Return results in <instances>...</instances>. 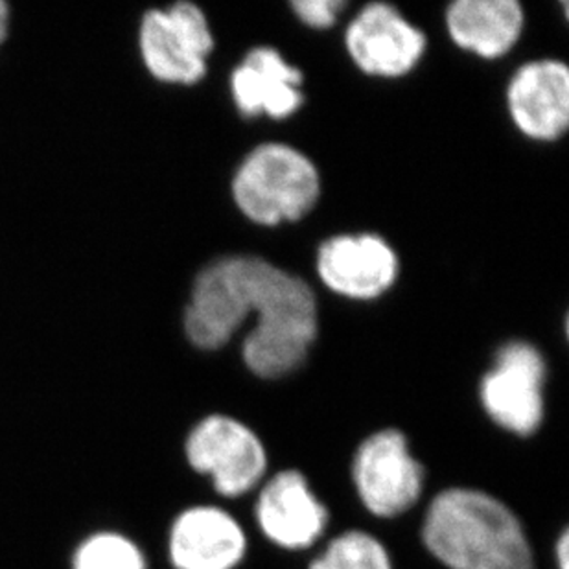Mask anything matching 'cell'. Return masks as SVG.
Here are the masks:
<instances>
[{"label": "cell", "instance_id": "1", "mask_svg": "<svg viewBox=\"0 0 569 569\" xmlns=\"http://www.w3.org/2000/svg\"><path fill=\"white\" fill-rule=\"evenodd\" d=\"M257 327L243 341L246 366L273 380L301 367L317 336V305L310 286L257 257H227L199 273L184 312V332L198 349L229 343L246 317Z\"/></svg>", "mask_w": 569, "mask_h": 569}, {"label": "cell", "instance_id": "2", "mask_svg": "<svg viewBox=\"0 0 569 569\" xmlns=\"http://www.w3.org/2000/svg\"><path fill=\"white\" fill-rule=\"evenodd\" d=\"M426 549L450 569H535L518 516L476 489L442 490L422 523Z\"/></svg>", "mask_w": 569, "mask_h": 569}, {"label": "cell", "instance_id": "3", "mask_svg": "<svg viewBox=\"0 0 569 569\" xmlns=\"http://www.w3.org/2000/svg\"><path fill=\"white\" fill-rule=\"evenodd\" d=\"M319 192L321 181L312 161L284 144L258 146L232 183L238 207L260 226L299 220L313 209Z\"/></svg>", "mask_w": 569, "mask_h": 569}, {"label": "cell", "instance_id": "4", "mask_svg": "<svg viewBox=\"0 0 569 569\" xmlns=\"http://www.w3.org/2000/svg\"><path fill=\"white\" fill-rule=\"evenodd\" d=\"M137 43L144 69L168 86L198 83L207 74V58L214 49L209 21L192 2L146 11Z\"/></svg>", "mask_w": 569, "mask_h": 569}, {"label": "cell", "instance_id": "5", "mask_svg": "<svg viewBox=\"0 0 569 569\" xmlns=\"http://www.w3.org/2000/svg\"><path fill=\"white\" fill-rule=\"evenodd\" d=\"M190 467L226 498H240L262 483L268 451L249 426L227 415H209L187 437Z\"/></svg>", "mask_w": 569, "mask_h": 569}, {"label": "cell", "instance_id": "6", "mask_svg": "<svg viewBox=\"0 0 569 569\" xmlns=\"http://www.w3.org/2000/svg\"><path fill=\"white\" fill-rule=\"evenodd\" d=\"M352 481L361 503L378 518H397L419 503L425 468L402 431L381 430L356 450Z\"/></svg>", "mask_w": 569, "mask_h": 569}, {"label": "cell", "instance_id": "7", "mask_svg": "<svg viewBox=\"0 0 569 569\" xmlns=\"http://www.w3.org/2000/svg\"><path fill=\"white\" fill-rule=\"evenodd\" d=\"M546 363L527 343H509L498 352L496 366L481 383V403L496 425L518 437L542 426Z\"/></svg>", "mask_w": 569, "mask_h": 569}, {"label": "cell", "instance_id": "8", "mask_svg": "<svg viewBox=\"0 0 569 569\" xmlns=\"http://www.w3.org/2000/svg\"><path fill=\"white\" fill-rule=\"evenodd\" d=\"M254 518L269 542L290 551L312 548L328 526L327 507L299 470H282L263 483Z\"/></svg>", "mask_w": 569, "mask_h": 569}, {"label": "cell", "instance_id": "9", "mask_svg": "<svg viewBox=\"0 0 569 569\" xmlns=\"http://www.w3.org/2000/svg\"><path fill=\"white\" fill-rule=\"evenodd\" d=\"M347 49L367 74L397 78L419 63L426 38L392 6L375 2L366 6L347 30Z\"/></svg>", "mask_w": 569, "mask_h": 569}, {"label": "cell", "instance_id": "10", "mask_svg": "<svg viewBox=\"0 0 569 569\" xmlns=\"http://www.w3.org/2000/svg\"><path fill=\"white\" fill-rule=\"evenodd\" d=\"M168 553L176 569H234L248 555V535L221 507H190L173 520Z\"/></svg>", "mask_w": 569, "mask_h": 569}, {"label": "cell", "instance_id": "11", "mask_svg": "<svg viewBox=\"0 0 569 569\" xmlns=\"http://www.w3.org/2000/svg\"><path fill=\"white\" fill-rule=\"evenodd\" d=\"M317 271L339 296L375 299L395 284L398 258L380 237H338L322 243Z\"/></svg>", "mask_w": 569, "mask_h": 569}, {"label": "cell", "instance_id": "12", "mask_svg": "<svg viewBox=\"0 0 569 569\" xmlns=\"http://www.w3.org/2000/svg\"><path fill=\"white\" fill-rule=\"evenodd\" d=\"M509 109L521 133L557 140L569 124V70L555 60L532 61L510 81Z\"/></svg>", "mask_w": 569, "mask_h": 569}, {"label": "cell", "instance_id": "13", "mask_svg": "<svg viewBox=\"0 0 569 569\" xmlns=\"http://www.w3.org/2000/svg\"><path fill=\"white\" fill-rule=\"evenodd\" d=\"M302 74L274 49H254L232 72V97L246 117L286 119L301 108Z\"/></svg>", "mask_w": 569, "mask_h": 569}, {"label": "cell", "instance_id": "14", "mask_svg": "<svg viewBox=\"0 0 569 569\" xmlns=\"http://www.w3.org/2000/svg\"><path fill=\"white\" fill-rule=\"evenodd\" d=\"M446 24L461 49L481 58H500L520 39L523 10L516 0H457Z\"/></svg>", "mask_w": 569, "mask_h": 569}, {"label": "cell", "instance_id": "15", "mask_svg": "<svg viewBox=\"0 0 569 569\" xmlns=\"http://www.w3.org/2000/svg\"><path fill=\"white\" fill-rule=\"evenodd\" d=\"M308 569H392V559L377 537L352 529L333 538Z\"/></svg>", "mask_w": 569, "mask_h": 569}, {"label": "cell", "instance_id": "16", "mask_svg": "<svg viewBox=\"0 0 569 569\" xmlns=\"http://www.w3.org/2000/svg\"><path fill=\"white\" fill-rule=\"evenodd\" d=\"M72 569H148L139 546L120 532H97L72 557Z\"/></svg>", "mask_w": 569, "mask_h": 569}, {"label": "cell", "instance_id": "17", "mask_svg": "<svg viewBox=\"0 0 569 569\" xmlns=\"http://www.w3.org/2000/svg\"><path fill=\"white\" fill-rule=\"evenodd\" d=\"M299 19L307 22L308 27H332L338 19L339 11L343 10V0H297L291 4Z\"/></svg>", "mask_w": 569, "mask_h": 569}, {"label": "cell", "instance_id": "18", "mask_svg": "<svg viewBox=\"0 0 569 569\" xmlns=\"http://www.w3.org/2000/svg\"><path fill=\"white\" fill-rule=\"evenodd\" d=\"M555 559L559 569H569V532L568 529L560 532L559 540L555 543Z\"/></svg>", "mask_w": 569, "mask_h": 569}, {"label": "cell", "instance_id": "19", "mask_svg": "<svg viewBox=\"0 0 569 569\" xmlns=\"http://www.w3.org/2000/svg\"><path fill=\"white\" fill-rule=\"evenodd\" d=\"M11 27V8L8 2L0 0V47L6 43V39L10 36Z\"/></svg>", "mask_w": 569, "mask_h": 569}]
</instances>
